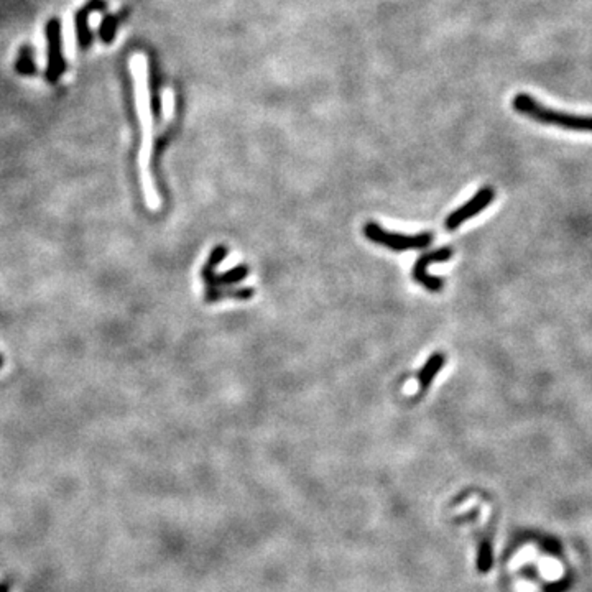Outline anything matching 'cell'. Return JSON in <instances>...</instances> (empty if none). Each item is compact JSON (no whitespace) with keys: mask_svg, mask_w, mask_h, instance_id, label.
<instances>
[{"mask_svg":"<svg viewBox=\"0 0 592 592\" xmlns=\"http://www.w3.org/2000/svg\"><path fill=\"white\" fill-rule=\"evenodd\" d=\"M511 109L520 115L532 119L533 122L543 124V126L559 127L564 128V130L573 132H591L589 115H577L546 108L543 102L527 94V92H518V94L514 96V99H511Z\"/></svg>","mask_w":592,"mask_h":592,"instance_id":"cell-1","label":"cell"},{"mask_svg":"<svg viewBox=\"0 0 592 592\" xmlns=\"http://www.w3.org/2000/svg\"><path fill=\"white\" fill-rule=\"evenodd\" d=\"M364 235L371 242L390 248L394 252H407V251H421L431 246L433 242V232H421L415 235H405L398 232H389L377 222H366L364 226Z\"/></svg>","mask_w":592,"mask_h":592,"instance_id":"cell-2","label":"cell"},{"mask_svg":"<svg viewBox=\"0 0 592 592\" xmlns=\"http://www.w3.org/2000/svg\"><path fill=\"white\" fill-rule=\"evenodd\" d=\"M453 248L451 247H441L438 251L421 253L418 257V260L413 265V278L416 283H420L421 287H425L426 290L431 293H439L443 290L444 282L439 277L428 273V265L430 264H443L453 259Z\"/></svg>","mask_w":592,"mask_h":592,"instance_id":"cell-3","label":"cell"},{"mask_svg":"<svg viewBox=\"0 0 592 592\" xmlns=\"http://www.w3.org/2000/svg\"><path fill=\"white\" fill-rule=\"evenodd\" d=\"M493 198H496V191L492 188H489V186L480 188L477 193L469 199V201L462 204L461 208H457L456 211H453L451 214L446 217V221H444V227H446V230L459 229L466 221L473 219L474 216L480 214L485 208L491 206Z\"/></svg>","mask_w":592,"mask_h":592,"instance_id":"cell-4","label":"cell"},{"mask_svg":"<svg viewBox=\"0 0 592 592\" xmlns=\"http://www.w3.org/2000/svg\"><path fill=\"white\" fill-rule=\"evenodd\" d=\"M248 271V265H239L235 267V269H230L229 271H226V273L216 275V270H208L203 269L201 270V277L203 282L206 283V288H217V287H232V285H237L242 282V280L247 278Z\"/></svg>","mask_w":592,"mask_h":592,"instance_id":"cell-5","label":"cell"},{"mask_svg":"<svg viewBox=\"0 0 592 592\" xmlns=\"http://www.w3.org/2000/svg\"><path fill=\"white\" fill-rule=\"evenodd\" d=\"M444 362H446V357H444L443 353H433L425 362V366L420 369V372H418V389H420L421 394L430 389L436 375L444 367Z\"/></svg>","mask_w":592,"mask_h":592,"instance_id":"cell-6","label":"cell"},{"mask_svg":"<svg viewBox=\"0 0 592 592\" xmlns=\"http://www.w3.org/2000/svg\"><path fill=\"white\" fill-rule=\"evenodd\" d=\"M48 40H50V66H48V78L50 81H55L58 74L63 71L60 58V24L58 20H53L48 25Z\"/></svg>","mask_w":592,"mask_h":592,"instance_id":"cell-7","label":"cell"},{"mask_svg":"<svg viewBox=\"0 0 592 592\" xmlns=\"http://www.w3.org/2000/svg\"><path fill=\"white\" fill-rule=\"evenodd\" d=\"M255 295V290L253 288H224V290H219V288H206V295H204V300L206 303H217L221 300H226V298H234V300H251V298Z\"/></svg>","mask_w":592,"mask_h":592,"instance_id":"cell-8","label":"cell"},{"mask_svg":"<svg viewBox=\"0 0 592 592\" xmlns=\"http://www.w3.org/2000/svg\"><path fill=\"white\" fill-rule=\"evenodd\" d=\"M227 253H229V248H227L226 246H217L214 251L211 252V255H209V259L206 260V265H204L203 269L216 270L217 265H219L221 262L226 259Z\"/></svg>","mask_w":592,"mask_h":592,"instance_id":"cell-9","label":"cell"},{"mask_svg":"<svg viewBox=\"0 0 592 592\" xmlns=\"http://www.w3.org/2000/svg\"><path fill=\"white\" fill-rule=\"evenodd\" d=\"M492 566V550H491V543L487 540L482 541V546H480V555H479V569L482 573L489 571Z\"/></svg>","mask_w":592,"mask_h":592,"instance_id":"cell-10","label":"cell"},{"mask_svg":"<svg viewBox=\"0 0 592 592\" xmlns=\"http://www.w3.org/2000/svg\"><path fill=\"white\" fill-rule=\"evenodd\" d=\"M19 71L20 73H24V74H32L33 71H35V66H33V61H32V53L30 51H22V55H20V60H19Z\"/></svg>","mask_w":592,"mask_h":592,"instance_id":"cell-11","label":"cell"},{"mask_svg":"<svg viewBox=\"0 0 592 592\" xmlns=\"http://www.w3.org/2000/svg\"><path fill=\"white\" fill-rule=\"evenodd\" d=\"M119 17H109V19H105V24L102 26V38H104V42H110L112 40V35L115 32V24H117Z\"/></svg>","mask_w":592,"mask_h":592,"instance_id":"cell-12","label":"cell"},{"mask_svg":"<svg viewBox=\"0 0 592 592\" xmlns=\"http://www.w3.org/2000/svg\"><path fill=\"white\" fill-rule=\"evenodd\" d=\"M0 592H10V582L8 581L0 582Z\"/></svg>","mask_w":592,"mask_h":592,"instance_id":"cell-13","label":"cell"},{"mask_svg":"<svg viewBox=\"0 0 592 592\" xmlns=\"http://www.w3.org/2000/svg\"><path fill=\"white\" fill-rule=\"evenodd\" d=\"M3 366V357H2V354H0V367Z\"/></svg>","mask_w":592,"mask_h":592,"instance_id":"cell-14","label":"cell"}]
</instances>
